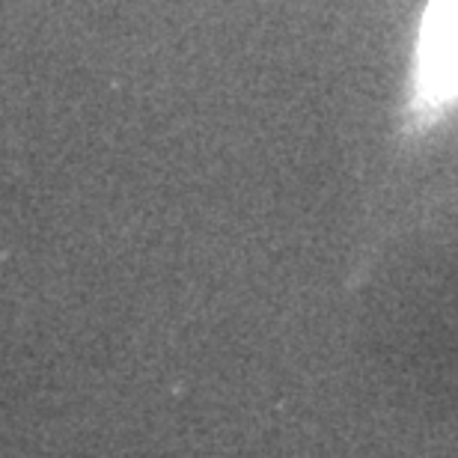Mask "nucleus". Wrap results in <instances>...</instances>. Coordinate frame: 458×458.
Segmentation results:
<instances>
[{"mask_svg": "<svg viewBox=\"0 0 458 458\" xmlns=\"http://www.w3.org/2000/svg\"><path fill=\"white\" fill-rule=\"evenodd\" d=\"M458 102V0H428L417 42V105L428 114Z\"/></svg>", "mask_w": 458, "mask_h": 458, "instance_id": "1", "label": "nucleus"}]
</instances>
